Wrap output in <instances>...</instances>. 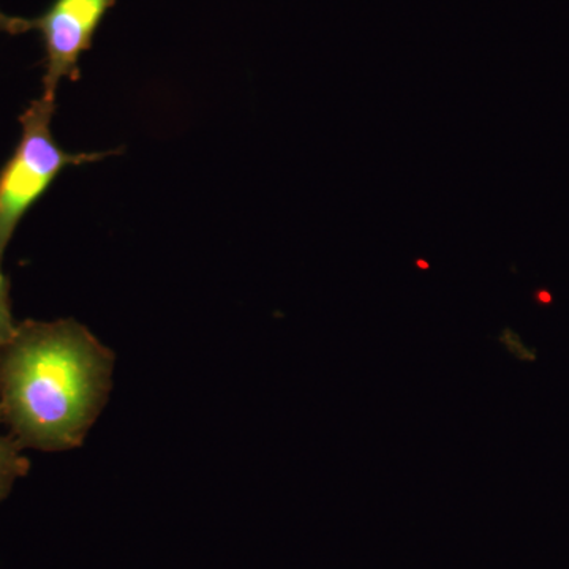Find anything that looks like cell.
I'll use <instances>...</instances> for the list:
<instances>
[{"label": "cell", "mask_w": 569, "mask_h": 569, "mask_svg": "<svg viewBox=\"0 0 569 569\" xmlns=\"http://www.w3.org/2000/svg\"><path fill=\"white\" fill-rule=\"evenodd\" d=\"M116 356L73 318L26 320L0 347V417L22 449L80 448L107 406Z\"/></svg>", "instance_id": "1"}, {"label": "cell", "mask_w": 569, "mask_h": 569, "mask_svg": "<svg viewBox=\"0 0 569 569\" xmlns=\"http://www.w3.org/2000/svg\"><path fill=\"white\" fill-rule=\"evenodd\" d=\"M54 110L56 100L41 96L20 116V142L0 170V258H3L22 217L67 167L99 162L116 153L67 152L51 133Z\"/></svg>", "instance_id": "2"}, {"label": "cell", "mask_w": 569, "mask_h": 569, "mask_svg": "<svg viewBox=\"0 0 569 569\" xmlns=\"http://www.w3.org/2000/svg\"><path fill=\"white\" fill-rule=\"evenodd\" d=\"M116 0H52L36 18L9 17L0 11V32L37 31L44 48L43 97L56 100L62 80L80 78V59L91 50L97 29Z\"/></svg>", "instance_id": "3"}, {"label": "cell", "mask_w": 569, "mask_h": 569, "mask_svg": "<svg viewBox=\"0 0 569 569\" xmlns=\"http://www.w3.org/2000/svg\"><path fill=\"white\" fill-rule=\"evenodd\" d=\"M2 417H0V503L9 498L18 479L28 477L31 462L22 455L20 445L9 432H2Z\"/></svg>", "instance_id": "4"}, {"label": "cell", "mask_w": 569, "mask_h": 569, "mask_svg": "<svg viewBox=\"0 0 569 569\" xmlns=\"http://www.w3.org/2000/svg\"><path fill=\"white\" fill-rule=\"evenodd\" d=\"M17 325L11 313L10 283L2 272V258H0V347L13 336Z\"/></svg>", "instance_id": "5"}]
</instances>
